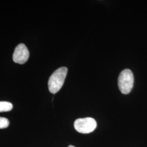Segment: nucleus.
Wrapping results in <instances>:
<instances>
[{"label": "nucleus", "instance_id": "obj_1", "mask_svg": "<svg viewBox=\"0 0 147 147\" xmlns=\"http://www.w3.org/2000/svg\"><path fill=\"white\" fill-rule=\"evenodd\" d=\"M68 72L66 67H61L55 71L50 77L48 87L50 93L55 94L62 87Z\"/></svg>", "mask_w": 147, "mask_h": 147}, {"label": "nucleus", "instance_id": "obj_2", "mask_svg": "<svg viewBox=\"0 0 147 147\" xmlns=\"http://www.w3.org/2000/svg\"><path fill=\"white\" fill-rule=\"evenodd\" d=\"M134 78L131 71L126 69L121 72L118 79V87L121 93L127 94L130 93L134 86Z\"/></svg>", "mask_w": 147, "mask_h": 147}, {"label": "nucleus", "instance_id": "obj_3", "mask_svg": "<svg viewBox=\"0 0 147 147\" xmlns=\"http://www.w3.org/2000/svg\"><path fill=\"white\" fill-rule=\"evenodd\" d=\"M75 129L81 134H89L92 132L97 126L96 121L94 118L87 117L79 118L74 122Z\"/></svg>", "mask_w": 147, "mask_h": 147}, {"label": "nucleus", "instance_id": "obj_4", "mask_svg": "<svg viewBox=\"0 0 147 147\" xmlns=\"http://www.w3.org/2000/svg\"><path fill=\"white\" fill-rule=\"evenodd\" d=\"M29 56L30 53L26 45L24 44H20L15 49L13 59L15 63L22 64L26 62Z\"/></svg>", "mask_w": 147, "mask_h": 147}, {"label": "nucleus", "instance_id": "obj_5", "mask_svg": "<svg viewBox=\"0 0 147 147\" xmlns=\"http://www.w3.org/2000/svg\"><path fill=\"white\" fill-rule=\"evenodd\" d=\"M13 108V104L8 101H0V112H8Z\"/></svg>", "mask_w": 147, "mask_h": 147}, {"label": "nucleus", "instance_id": "obj_6", "mask_svg": "<svg viewBox=\"0 0 147 147\" xmlns=\"http://www.w3.org/2000/svg\"><path fill=\"white\" fill-rule=\"evenodd\" d=\"M9 125V121L5 117H0V129H5Z\"/></svg>", "mask_w": 147, "mask_h": 147}, {"label": "nucleus", "instance_id": "obj_7", "mask_svg": "<svg viewBox=\"0 0 147 147\" xmlns=\"http://www.w3.org/2000/svg\"><path fill=\"white\" fill-rule=\"evenodd\" d=\"M68 147H75L73 146H71V145H70V146H69Z\"/></svg>", "mask_w": 147, "mask_h": 147}]
</instances>
